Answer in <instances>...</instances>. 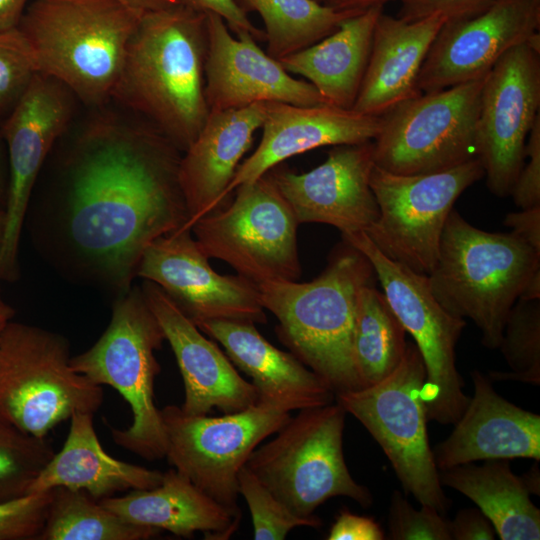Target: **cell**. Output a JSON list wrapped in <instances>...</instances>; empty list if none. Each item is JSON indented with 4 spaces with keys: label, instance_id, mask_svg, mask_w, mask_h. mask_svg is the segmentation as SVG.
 <instances>
[{
    "label": "cell",
    "instance_id": "51",
    "mask_svg": "<svg viewBox=\"0 0 540 540\" xmlns=\"http://www.w3.org/2000/svg\"><path fill=\"white\" fill-rule=\"evenodd\" d=\"M14 314L15 310L0 297V336Z\"/></svg>",
    "mask_w": 540,
    "mask_h": 540
},
{
    "label": "cell",
    "instance_id": "3",
    "mask_svg": "<svg viewBox=\"0 0 540 540\" xmlns=\"http://www.w3.org/2000/svg\"><path fill=\"white\" fill-rule=\"evenodd\" d=\"M373 274L368 259L344 241L310 282L256 284L262 307L279 322V339L335 394L364 387L354 362V318L358 291Z\"/></svg>",
    "mask_w": 540,
    "mask_h": 540
},
{
    "label": "cell",
    "instance_id": "14",
    "mask_svg": "<svg viewBox=\"0 0 540 540\" xmlns=\"http://www.w3.org/2000/svg\"><path fill=\"white\" fill-rule=\"evenodd\" d=\"M170 465L219 504L235 512L238 473L252 451L277 433L290 412L255 404L218 417L190 415L180 406L160 409Z\"/></svg>",
    "mask_w": 540,
    "mask_h": 540
},
{
    "label": "cell",
    "instance_id": "36",
    "mask_svg": "<svg viewBox=\"0 0 540 540\" xmlns=\"http://www.w3.org/2000/svg\"><path fill=\"white\" fill-rule=\"evenodd\" d=\"M238 491L249 507L253 538L282 540L296 527L319 528L322 520L315 516L294 514L244 465L238 473Z\"/></svg>",
    "mask_w": 540,
    "mask_h": 540
},
{
    "label": "cell",
    "instance_id": "24",
    "mask_svg": "<svg viewBox=\"0 0 540 540\" xmlns=\"http://www.w3.org/2000/svg\"><path fill=\"white\" fill-rule=\"evenodd\" d=\"M264 114L265 102L209 113L180 159L179 183L189 218L186 228L227 205L228 186Z\"/></svg>",
    "mask_w": 540,
    "mask_h": 540
},
{
    "label": "cell",
    "instance_id": "18",
    "mask_svg": "<svg viewBox=\"0 0 540 540\" xmlns=\"http://www.w3.org/2000/svg\"><path fill=\"white\" fill-rule=\"evenodd\" d=\"M540 0H497L485 11L446 20L418 78L421 93L484 76L510 49L539 33Z\"/></svg>",
    "mask_w": 540,
    "mask_h": 540
},
{
    "label": "cell",
    "instance_id": "28",
    "mask_svg": "<svg viewBox=\"0 0 540 540\" xmlns=\"http://www.w3.org/2000/svg\"><path fill=\"white\" fill-rule=\"evenodd\" d=\"M127 522L190 538L203 532L212 540L228 539L239 527L241 512L219 504L174 468L155 488L131 490L99 501Z\"/></svg>",
    "mask_w": 540,
    "mask_h": 540
},
{
    "label": "cell",
    "instance_id": "5",
    "mask_svg": "<svg viewBox=\"0 0 540 540\" xmlns=\"http://www.w3.org/2000/svg\"><path fill=\"white\" fill-rule=\"evenodd\" d=\"M142 15L118 0H34L18 28L39 72L99 105L112 97Z\"/></svg>",
    "mask_w": 540,
    "mask_h": 540
},
{
    "label": "cell",
    "instance_id": "4",
    "mask_svg": "<svg viewBox=\"0 0 540 540\" xmlns=\"http://www.w3.org/2000/svg\"><path fill=\"white\" fill-rule=\"evenodd\" d=\"M540 275V253L514 232H487L452 209L427 275L439 303L472 320L489 349L499 347L507 315Z\"/></svg>",
    "mask_w": 540,
    "mask_h": 540
},
{
    "label": "cell",
    "instance_id": "20",
    "mask_svg": "<svg viewBox=\"0 0 540 540\" xmlns=\"http://www.w3.org/2000/svg\"><path fill=\"white\" fill-rule=\"evenodd\" d=\"M373 141L334 146L327 159L305 173L269 172L299 224L323 223L344 233L366 232L378 219L370 186Z\"/></svg>",
    "mask_w": 540,
    "mask_h": 540
},
{
    "label": "cell",
    "instance_id": "12",
    "mask_svg": "<svg viewBox=\"0 0 540 540\" xmlns=\"http://www.w3.org/2000/svg\"><path fill=\"white\" fill-rule=\"evenodd\" d=\"M485 77L421 93L385 113L373 140L375 165L396 174H425L477 158L476 122Z\"/></svg>",
    "mask_w": 540,
    "mask_h": 540
},
{
    "label": "cell",
    "instance_id": "43",
    "mask_svg": "<svg viewBox=\"0 0 540 540\" xmlns=\"http://www.w3.org/2000/svg\"><path fill=\"white\" fill-rule=\"evenodd\" d=\"M328 540H383L385 534L377 521L371 517L342 510L332 524Z\"/></svg>",
    "mask_w": 540,
    "mask_h": 540
},
{
    "label": "cell",
    "instance_id": "9",
    "mask_svg": "<svg viewBox=\"0 0 540 540\" xmlns=\"http://www.w3.org/2000/svg\"><path fill=\"white\" fill-rule=\"evenodd\" d=\"M426 369L414 343H407L399 365L384 379L335 394L347 413L368 430L389 459L404 491L421 505L444 514L450 506L439 478L427 434L421 398Z\"/></svg>",
    "mask_w": 540,
    "mask_h": 540
},
{
    "label": "cell",
    "instance_id": "46",
    "mask_svg": "<svg viewBox=\"0 0 540 540\" xmlns=\"http://www.w3.org/2000/svg\"><path fill=\"white\" fill-rule=\"evenodd\" d=\"M28 0H0V31L18 27Z\"/></svg>",
    "mask_w": 540,
    "mask_h": 540
},
{
    "label": "cell",
    "instance_id": "47",
    "mask_svg": "<svg viewBox=\"0 0 540 540\" xmlns=\"http://www.w3.org/2000/svg\"><path fill=\"white\" fill-rule=\"evenodd\" d=\"M392 0H327L326 5L336 10H365L373 6H384Z\"/></svg>",
    "mask_w": 540,
    "mask_h": 540
},
{
    "label": "cell",
    "instance_id": "2",
    "mask_svg": "<svg viewBox=\"0 0 540 540\" xmlns=\"http://www.w3.org/2000/svg\"><path fill=\"white\" fill-rule=\"evenodd\" d=\"M207 45L206 13L183 3L143 13L112 94L181 152L210 113L204 78Z\"/></svg>",
    "mask_w": 540,
    "mask_h": 540
},
{
    "label": "cell",
    "instance_id": "49",
    "mask_svg": "<svg viewBox=\"0 0 540 540\" xmlns=\"http://www.w3.org/2000/svg\"><path fill=\"white\" fill-rule=\"evenodd\" d=\"M9 188V169L7 157L0 144V208L5 210Z\"/></svg>",
    "mask_w": 540,
    "mask_h": 540
},
{
    "label": "cell",
    "instance_id": "13",
    "mask_svg": "<svg viewBox=\"0 0 540 540\" xmlns=\"http://www.w3.org/2000/svg\"><path fill=\"white\" fill-rule=\"evenodd\" d=\"M484 177L478 158L425 174H396L374 164L370 186L378 204L377 221L364 232L388 258L428 275L453 205Z\"/></svg>",
    "mask_w": 540,
    "mask_h": 540
},
{
    "label": "cell",
    "instance_id": "45",
    "mask_svg": "<svg viewBox=\"0 0 540 540\" xmlns=\"http://www.w3.org/2000/svg\"><path fill=\"white\" fill-rule=\"evenodd\" d=\"M503 224L540 253V205L508 213Z\"/></svg>",
    "mask_w": 540,
    "mask_h": 540
},
{
    "label": "cell",
    "instance_id": "1",
    "mask_svg": "<svg viewBox=\"0 0 540 540\" xmlns=\"http://www.w3.org/2000/svg\"><path fill=\"white\" fill-rule=\"evenodd\" d=\"M180 152L153 126L114 117L88 126L58 198L40 214L53 261L117 296L127 292L147 246L187 226Z\"/></svg>",
    "mask_w": 540,
    "mask_h": 540
},
{
    "label": "cell",
    "instance_id": "37",
    "mask_svg": "<svg viewBox=\"0 0 540 540\" xmlns=\"http://www.w3.org/2000/svg\"><path fill=\"white\" fill-rule=\"evenodd\" d=\"M37 73L36 58L22 31H0V116L10 113Z\"/></svg>",
    "mask_w": 540,
    "mask_h": 540
},
{
    "label": "cell",
    "instance_id": "8",
    "mask_svg": "<svg viewBox=\"0 0 540 540\" xmlns=\"http://www.w3.org/2000/svg\"><path fill=\"white\" fill-rule=\"evenodd\" d=\"M70 360L64 336L11 320L0 336V417L46 437L77 412L94 414L102 386L73 370Z\"/></svg>",
    "mask_w": 540,
    "mask_h": 540
},
{
    "label": "cell",
    "instance_id": "11",
    "mask_svg": "<svg viewBox=\"0 0 540 540\" xmlns=\"http://www.w3.org/2000/svg\"><path fill=\"white\" fill-rule=\"evenodd\" d=\"M235 191L231 203L191 226L204 254L226 262L255 284L297 281L299 222L270 172Z\"/></svg>",
    "mask_w": 540,
    "mask_h": 540
},
{
    "label": "cell",
    "instance_id": "6",
    "mask_svg": "<svg viewBox=\"0 0 540 540\" xmlns=\"http://www.w3.org/2000/svg\"><path fill=\"white\" fill-rule=\"evenodd\" d=\"M165 336L141 287L117 296L111 320L88 350L71 357L73 370L93 383L109 385L127 401L131 425L112 429L113 441L146 460L165 457L166 435L154 402V381L160 365L154 352Z\"/></svg>",
    "mask_w": 540,
    "mask_h": 540
},
{
    "label": "cell",
    "instance_id": "48",
    "mask_svg": "<svg viewBox=\"0 0 540 540\" xmlns=\"http://www.w3.org/2000/svg\"><path fill=\"white\" fill-rule=\"evenodd\" d=\"M140 12L161 10L182 3L181 0H118Z\"/></svg>",
    "mask_w": 540,
    "mask_h": 540
},
{
    "label": "cell",
    "instance_id": "32",
    "mask_svg": "<svg viewBox=\"0 0 540 540\" xmlns=\"http://www.w3.org/2000/svg\"><path fill=\"white\" fill-rule=\"evenodd\" d=\"M254 11L265 26L266 53L280 60L333 33L343 21L364 10H336L316 0H236ZM366 10V9H365Z\"/></svg>",
    "mask_w": 540,
    "mask_h": 540
},
{
    "label": "cell",
    "instance_id": "31",
    "mask_svg": "<svg viewBox=\"0 0 540 540\" xmlns=\"http://www.w3.org/2000/svg\"><path fill=\"white\" fill-rule=\"evenodd\" d=\"M406 331L383 292L372 282L357 294L353 355L358 376L364 387L387 377L406 352Z\"/></svg>",
    "mask_w": 540,
    "mask_h": 540
},
{
    "label": "cell",
    "instance_id": "39",
    "mask_svg": "<svg viewBox=\"0 0 540 540\" xmlns=\"http://www.w3.org/2000/svg\"><path fill=\"white\" fill-rule=\"evenodd\" d=\"M52 494L53 489L0 502V540H37Z\"/></svg>",
    "mask_w": 540,
    "mask_h": 540
},
{
    "label": "cell",
    "instance_id": "40",
    "mask_svg": "<svg viewBox=\"0 0 540 540\" xmlns=\"http://www.w3.org/2000/svg\"><path fill=\"white\" fill-rule=\"evenodd\" d=\"M525 158L510 196L520 209L540 205V117L531 128L525 144Z\"/></svg>",
    "mask_w": 540,
    "mask_h": 540
},
{
    "label": "cell",
    "instance_id": "34",
    "mask_svg": "<svg viewBox=\"0 0 540 540\" xmlns=\"http://www.w3.org/2000/svg\"><path fill=\"white\" fill-rule=\"evenodd\" d=\"M508 371H490L493 381L540 384V299L519 298L510 309L498 347Z\"/></svg>",
    "mask_w": 540,
    "mask_h": 540
},
{
    "label": "cell",
    "instance_id": "42",
    "mask_svg": "<svg viewBox=\"0 0 540 540\" xmlns=\"http://www.w3.org/2000/svg\"><path fill=\"white\" fill-rule=\"evenodd\" d=\"M195 10L219 15L235 34L247 31L256 40L265 39L264 31L258 29L236 0H181Z\"/></svg>",
    "mask_w": 540,
    "mask_h": 540
},
{
    "label": "cell",
    "instance_id": "7",
    "mask_svg": "<svg viewBox=\"0 0 540 540\" xmlns=\"http://www.w3.org/2000/svg\"><path fill=\"white\" fill-rule=\"evenodd\" d=\"M347 412L338 403L300 410L257 446L246 466L294 514L312 516L325 501L348 497L371 506L369 489L351 476L343 453Z\"/></svg>",
    "mask_w": 540,
    "mask_h": 540
},
{
    "label": "cell",
    "instance_id": "50",
    "mask_svg": "<svg viewBox=\"0 0 540 540\" xmlns=\"http://www.w3.org/2000/svg\"><path fill=\"white\" fill-rule=\"evenodd\" d=\"M539 468L536 463L525 475L522 480L530 494H540V477Z\"/></svg>",
    "mask_w": 540,
    "mask_h": 540
},
{
    "label": "cell",
    "instance_id": "41",
    "mask_svg": "<svg viewBox=\"0 0 540 540\" xmlns=\"http://www.w3.org/2000/svg\"><path fill=\"white\" fill-rule=\"evenodd\" d=\"M497 0H401L398 18L415 21L433 15L446 20L475 16L489 8Z\"/></svg>",
    "mask_w": 540,
    "mask_h": 540
},
{
    "label": "cell",
    "instance_id": "17",
    "mask_svg": "<svg viewBox=\"0 0 540 540\" xmlns=\"http://www.w3.org/2000/svg\"><path fill=\"white\" fill-rule=\"evenodd\" d=\"M190 228L155 239L144 250L136 276L158 285L195 325L208 320L266 323L257 285L220 275L208 262Z\"/></svg>",
    "mask_w": 540,
    "mask_h": 540
},
{
    "label": "cell",
    "instance_id": "38",
    "mask_svg": "<svg viewBox=\"0 0 540 540\" xmlns=\"http://www.w3.org/2000/svg\"><path fill=\"white\" fill-rule=\"evenodd\" d=\"M388 530L392 540H451L450 520L429 505L415 509L397 490L390 499Z\"/></svg>",
    "mask_w": 540,
    "mask_h": 540
},
{
    "label": "cell",
    "instance_id": "15",
    "mask_svg": "<svg viewBox=\"0 0 540 540\" xmlns=\"http://www.w3.org/2000/svg\"><path fill=\"white\" fill-rule=\"evenodd\" d=\"M540 117V34L507 51L484 79L476 122L477 158L486 185L510 196L525 162V144Z\"/></svg>",
    "mask_w": 540,
    "mask_h": 540
},
{
    "label": "cell",
    "instance_id": "23",
    "mask_svg": "<svg viewBox=\"0 0 540 540\" xmlns=\"http://www.w3.org/2000/svg\"><path fill=\"white\" fill-rule=\"evenodd\" d=\"M474 395L451 434L433 450L439 471L478 460H540V416L500 396L478 370Z\"/></svg>",
    "mask_w": 540,
    "mask_h": 540
},
{
    "label": "cell",
    "instance_id": "25",
    "mask_svg": "<svg viewBox=\"0 0 540 540\" xmlns=\"http://www.w3.org/2000/svg\"><path fill=\"white\" fill-rule=\"evenodd\" d=\"M196 326L219 342L230 361L252 379L257 404L291 412L335 400V393L323 379L292 353L268 342L254 323L208 320Z\"/></svg>",
    "mask_w": 540,
    "mask_h": 540
},
{
    "label": "cell",
    "instance_id": "19",
    "mask_svg": "<svg viewBox=\"0 0 540 540\" xmlns=\"http://www.w3.org/2000/svg\"><path fill=\"white\" fill-rule=\"evenodd\" d=\"M207 17L205 99L210 112L237 109L259 102L298 106L327 104L306 80L296 79L247 31L237 38L215 13Z\"/></svg>",
    "mask_w": 540,
    "mask_h": 540
},
{
    "label": "cell",
    "instance_id": "10",
    "mask_svg": "<svg viewBox=\"0 0 540 540\" xmlns=\"http://www.w3.org/2000/svg\"><path fill=\"white\" fill-rule=\"evenodd\" d=\"M342 237L368 259L389 305L414 339L426 369L421 398L428 420L454 424L469 401L456 366V346L465 319L439 303L427 275L385 256L364 232L344 233Z\"/></svg>",
    "mask_w": 540,
    "mask_h": 540
},
{
    "label": "cell",
    "instance_id": "44",
    "mask_svg": "<svg viewBox=\"0 0 540 540\" xmlns=\"http://www.w3.org/2000/svg\"><path fill=\"white\" fill-rule=\"evenodd\" d=\"M451 540H493L496 532L490 520L476 508L461 509L450 520Z\"/></svg>",
    "mask_w": 540,
    "mask_h": 540
},
{
    "label": "cell",
    "instance_id": "22",
    "mask_svg": "<svg viewBox=\"0 0 540 540\" xmlns=\"http://www.w3.org/2000/svg\"><path fill=\"white\" fill-rule=\"evenodd\" d=\"M382 116L359 113L329 104L298 106L265 102L262 137L256 150L230 182L227 194L269 172L282 161L323 146L353 145L373 141Z\"/></svg>",
    "mask_w": 540,
    "mask_h": 540
},
{
    "label": "cell",
    "instance_id": "53",
    "mask_svg": "<svg viewBox=\"0 0 540 540\" xmlns=\"http://www.w3.org/2000/svg\"><path fill=\"white\" fill-rule=\"evenodd\" d=\"M316 1L325 4V2H326L327 0H316Z\"/></svg>",
    "mask_w": 540,
    "mask_h": 540
},
{
    "label": "cell",
    "instance_id": "30",
    "mask_svg": "<svg viewBox=\"0 0 540 540\" xmlns=\"http://www.w3.org/2000/svg\"><path fill=\"white\" fill-rule=\"evenodd\" d=\"M440 482L473 501L501 540L540 539V510L509 460H485L439 471Z\"/></svg>",
    "mask_w": 540,
    "mask_h": 540
},
{
    "label": "cell",
    "instance_id": "16",
    "mask_svg": "<svg viewBox=\"0 0 540 540\" xmlns=\"http://www.w3.org/2000/svg\"><path fill=\"white\" fill-rule=\"evenodd\" d=\"M74 94L56 78L37 73L6 116L5 141L9 188L5 232L0 249V279L19 276V243L35 182L55 142L73 114Z\"/></svg>",
    "mask_w": 540,
    "mask_h": 540
},
{
    "label": "cell",
    "instance_id": "26",
    "mask_svg": "<svg viewBox=\"0 0 540 540\" xmlns=\"http://www.w3.org/2000/svg\"><path fill=\"white\" fill-rule=\"evenodd\" d=\"M445 21L442 15L406 21L382 11L352 109L365 115L383 116L398 104L420 95L421 67Z\"/></svg>",
    "mask_w": 540,
    "mask_h": 540
},
{
    "label": "cell",
    "instance_id": "52",
    "mask_svg": "<svg viewBox=\"0 0 540 540\" xmlns=\"http://www.w3.org/2000/svg\"><path fill=\"white\" fill-rule=\"evenodd\" d=\"M5 221H6L5 210L0 208V249L2 246L4 232H5Z\"/></svg>",
    "mask_w": 540,
    "mask_h": 540
},
{
    "label": "cell",
    "instance_id": "33",
    "mask_svg": "<svg viewBox=\"0 0 540 540\" xmlns=\"http://www.w3.org/2000/svg\"><path fill=\"white\" fill-rule=\"evenodd\" d=\"M160 531L127 522L82 490L57 487L37 540H146Z\"/></svg>",
    "mask_w": 540,
    "mask_h": 540
},
{
    "label": "cell",
    "instance_id": "21",
    "mask_svg": "<svg viewBox=\"0 0 540 540\" xmlns=\"http://www.w3.org/2000/svg\"><path fill=\"white\" fill-rule=\"evenodd\" d=\"M141 290L175 355L184 384L180 407L185 413L207 415L217 408L226 414L257 404L253 384L239 375L228 356L158 285L144 280Z\"/></svg>",
    "mask_w": 540,
    "mask_h": 540
},
{
    "label": "cell",
    "instance_id": "27",
    "mask_svg": "<svg viewBox=\"0 0 540 540\" xmlns=\"http://www.w3.org/2000/svg\"><path fill=\"white\" fill-rule=\"evenodd\" d=\"M92 413L77 412L70 418L69 432L29 487L37 493L65 487L82 490L95 500L127 490H147L160 485L163 472L113 458L103 449Z\"/></svg>",
    "mask_w": 540,
    "mask_h": 540
},
{
    "label": "cell",
    "instance_id": "35",
    "mask_svg": "<svg viewBox=\"0 0 540 540\" xmlns=\"http://www.w3.org/2000/svg\"><path fill=\"white\" fill-rule=\"evenodd\" d=\"M54 454L46 437L27 433L0 417V502L28 494Z\"/></svg>",
    "mask_w": 540,
    "mask_h": 540
},
{
    "label": "cell",
    "instance_id": "29",
    "mask_svg": "<svg viewBox=\"0 0 540 540\" xmlns=\"http://www.w3.org/2000/svg\"><path fill=\"white\" fill-rule=\"evenodd\" d=\"M383 6L343 21L317 43L279 60L290 74L304 77L327 104L352 109L369 61L376 21Z\"/></svg>",
    "mask_w": 540,
    "mask_h": 540
}]
</instances>
